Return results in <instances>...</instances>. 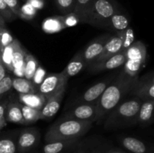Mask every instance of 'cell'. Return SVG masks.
Returning <instances> with one entry per match:
<instances>
[{
	"mask_svg": "<svg viewBox=\"0 0 154 153\" xmlns=\"http://www.w3.org/2000/svg\"><path fill=\"white\" fill-rule=\"evenodd\" d=\"M26 2L31 4L37 10L43 8L45 5V0H26Z\"/></svg>",
	"mask_w": 154,
	"mask_h": 153,
	"instance_id": "40",
	"label": "cell"
},
{
	"mask_svg": "<svg viewBox=\"0 0 154 153\" xmlns=\"http://www.w3.org/2000/svg\"><path fill=\"white\" fill-rule=\"evenodd\" d=\"M41 139L38 130L34 128L21 130L17 138V153H28L38 145Z\"/></svg>",
	"mask_w": 154,
	"mask_h": 153,
	"instance_id": "7",
	"label": "cell"
},
{
	"mask_svg": "<svg viewBox=\"0 0 154 153\" xmlns=\"http://www.w3.org/2000/svg\"><path fill=\"white\" fill-rule=\"evenodd\" d=\"M138 76H130L122 70L117 77L108 86L96 103L97 121L108 116L114 107L129 94Z\"/></svg>",
	"mask_w": 154,
	"mask_h": 153,
	"instance_id": "1",
	"label": "cell"
},
{
	"mask_svg": "<svg viewBox=\"0 0 154 153\" xmlns=\"http://www.w3.org/2000/svg\"><path fill=\"white\" fill-rule=\"evenodd\" d=\"M123 32H119L116 33L115 35L110 36L107 40L105 46H104L102 52L98 57L97 59L94 62L103 61L109 57L112 56L114 54L117 53L122 50V44H123Z\"/></svg>",
	"mask_w": 154,
	"mask_h": 153,
	"instance_id": "14",
	"label": "cell"
},
{
	"mask_svg": "<svg viewBox=\"0 0 154 153\" xmlns=\"http://www.w3.org/2000/svg\"><path fill=\"white\" fill-rule=\"evenodd\" d=\"M17 134L18 133H10L0 136V153H17Z\"/></svg>",
	"mask_w": 154,
	"mask_h": 153,
	"instance_id": "23",
	"label": "cell"
},
{
	"mask_svg": "<svg viewBox=\"0 0 154 153\" xmlns=\"http://www.w3.org/2000/svg\"><path fill=\"white\" fill-rule=\"evenodd\" d=\"M142 101L135 97L119 104L108 115L105 128L111 130L136 124L137 116Z\"/></svg>",
	"mask_w": 154,
	"mask_h": 153,
	"instance_id": "3",
	"label": "cell"
},
{
	"mask_svg": "<svg viewBox=\"0 0 154 153\" xmlns=\"http://www.w3.org/2000/svg\"><path fill=\"white\" fill-rule=\"evenodd\" d=\"M78 142V139L66 140L48 142L43 147V153H63Z\"/></svg>",
	"mask_w": 154,
	"mask_h": 153,
	"instance_id": "19",
	"label": "cell"
},
{
	"mask_svg": "<svg viewBox=\"0 0 154 153\" xmlns=\"http://www.w3.org/2000/svg\"><path fill=\"white\" fill-rule=\"evenodd\" d=\"M7 70L5 68V66L3 65V64L2 62H0V81L2 79H4L5 76L8 74H7Z\"/></svg>",
	"mask_w": 154,
	"mask_h": 153,
	"instance_id": "41",
	"label": "cell"
},
{
	"mask_svg": "<svg viewBox=\"0 0 154 153\" xmlns=\"http://www.w3.org/2000/svg\"><path fill=\"white\" fill-rule=\"evenodd\" d=\"M0 14L4 18L5 22H11L17 17L16 15L8 7L4 0H0Z\"/></svg>",
	"mask_w": 154,
	"mask_h": 153,
	"instance_id": "35",
	"label": "cell"
},
{
	"mask_svg": "<svg viewBox=\"0 0 154 153\" xmlns=\"http://www.w3.org/2000/svg\"><path fill=\"white\" fill-rule=\"evenodd\" d=\"M135 42V34L131 27H128L123 32V44L122 50L126 51Z\"/></svg>",
	"mask_w": 154,
	"mask_h": 153,
	"instance_id": "31",
	"label": "cell"
},
{
	"mask_svg": "<svg viewBox=\"0 0 154 153\" xmlns=\"http://www.w3.org/2000/svg\"><path fill=\"white\" fill-rule=\"evenodd\" d=\"M68 80L69 78L63 72L46 75L38 88V92L45 96L46 99L49 98L63 87H66Z\"/></svg>",
	"mask_w": 154,
	"mask_h": 153,
	"instance_id": "6",
	"label": "cell"
},
{
	"mask_svg": "<svg viewBox=\"0 0 154 153\" xmlns=\"http://www.w3.org/2000/svg\"><path fill=\"white\" fill-rule=\"evenodd\" d=\"M126 62L123 71L130 76H138L141 68L145 64L147 47L141 40L135 41L126 50Z\"/></svg>",
	"mask_w": 154,
	"mask_h": 153,
	"instance_id": "5",
	"label": "cell"
},
{
	"mask_svg": "<svg viewBox=\"0 0 154 153\" xmlns=\"http://www.w3.org/2000/svg\"><path fill=\"white\" fill-rule=\"evenodd\" d=\"M18 43H19V40L17 39H14L12 43H11L10 44L8 45L1 50V62L7 71L10 72V73H12V70H13L11 64L12 56H13L14 51Z\"/></svg>",
	"mask_w": 154,
	"mask_h": 153,
	"instance_id": "26",
	"label": "cell"
},
{
	"mask_svg": "<svg viewBox=\"0 0 154 153\" xmlns=\"http://www.w3.org/2000/svg\"><path fill=\"white\" fill-rule=\"evenodd\" d=\"M93 122L61 118L51 126L45 134V142L79 139L87 133Z\"/></svg>",
	"mask_w": 154,
	"mask_h": 153,
	"instance_id": "2",
	"label": "cell"
},
{
	"mask_svg": "<svg viewBox=\"0 0 154 153\" xmlns=\"http://www.w3.org/2000/svg\"><path fill=\"white\" fill-rule=\"evenodd\" d=\"M118 10L112 0H94L83 23L107 29L111 17Z\"/></svg>",
	"mask_w": 154,
	"mask_h": 153,
	"instance_id": "4",
	"label": "cell"
},
{
	"mask_svg": "<svg viewBox=\"0 0 154 153\" xmlns=\"http://www.w3.org/2000/svg\"><path fill=\"white\" fill-rule=\"evenodd\" d=\"M122 146L132 153H148V148L143 141L132 136H125L120 140Z\"/></svg>",
	"mask_w": 154,
	"mask_h": 153,
	"instance_id": "22",
	"label": "cell"
},
{
	"mask_svg": "<svg viewBox=\"0 0 154 153\" xmlns=\"http://www.w3.org/2000/svg\"><path fill=\"white\" fill-rule=\"evenodd\" d=\"M22 113L23 117L24 125L32 124L37 122L38 119H40V110L34 109V108L22 104Z\"/></svg>",
	"mask_w": 154,
	"mask_h": 153,
	"instance_id": "29",
	"label": "cell"
},
{
	"mask_svg": "<svg viewBox=\"0 0 154 153\" xmlns=\"http://www.w3.org/2000/svg\"><path fill=\"white\" fill-rule=\"evenodd\" d=\"M12 89V76L7 74L0 81V100L9 94Z\"/></svg>",
	"mask_w": 154,
	"mask_h": 153,
	"instance_id": "32",
	"label": "cell"
},
{
	"mask_svg": "<svg viewBox=\"0 0 154 153\" xmlns=\"http://www.w3.org/2000/svg\"><path fill=\"white\" fill-rule=\"evenodd\" d=\"M77 153H87V152H77Z\"/></svg>",
	"mask_w": 154,
	"mask_h": 153,
	"instance_id": "46",
	"label": "cell"
},
{
	"mask_svg": "<svg viewBox=\"0 0 154 153\" xmlns=\"http://www.w3.org/2000/svg\"><path fill=\"white\" fill-rule=\"evenodd\" d=\"M126 51L121 50L107 59L98 62H93L92 64H89V67L90 70L95 73L104 71V70H113L123 65L126 62Z\"/></svg>",
	"mask_w": 154,
	"mask_h": 153,
	"instance_id": "11",
	"label": "cell"
},
{
	"mask_svg": "<svg viewBox=\"0 0 154 153\" xmlns=\"http://www.w3.org/2000/svg\"><path fill=\"white\" fill-rule=\"evenodd\" d=\"M37 13V10L33 8L31 4L26 2L20 6V18L24 20H31L35 17Z\"/></svg>",
	"mask_w": 154,
	"mask_h": 153,
	"instance_id": "33",
	"label": "cell"
},
{
	"mask_svg": "<svg viewBox=\"0 0 154 153\" xmlns=\"http://www.w3.org/2000/svg\"><path fill=\"white\" fill-rule=\"evenodd\" d=\"M18 101L23 105L41 110L46 101V98L39 92L29 93V94H19Z\"/></svg>",
	"mask_w": 154,
	"mask_h": 153,
	"instance_id": "18",
	"label": "cell"
},
{
	"mask_svg": "<svg viewBox=\"0 0 154 153\" xmlns=\"http://www.w3.org/2000/svg\"><path fill=\"white\" fill-rule=\"evenodd\" d=\"M42 29L48 34L59 32L66 28L63 16H54L46 18L42 22Z\"/></svg>",
	"mask_w": 154,
	"mask_h": 153,
	"instance_id": "21",
	"label": "cell"
},
{
	"mask_svg": "<svg viewBox=\"0 0 154 153\" xmlns=\"http://www.w3.org/2000/svg\"><path fill=\"white\" fill-rule=\"evenodd\" d=\"M112 78H108L104 81L98 82L93 86L89 88L78 100H76L77 104H96L100 96L102 95L105 88L111 82Z\"/></svg>",
	"mask_w": 154,
	"mask_h": 153,
	"instance_id": "12",
	"label": "cell"
},
{
	"mask_svg": "<svg viewBox=\"0 0 154 153\" xmlns=\"http://www.w3.org/2000/svg\"><path fill=\"white\" fill-rule=\"evenodd\" d=\"M63 17H64V23L66 28L74 26L79 22V19H78V16L74 12L63 15Z\"/></svg>",
	"mask_w": 154,
	"mask_h": 153,
	"instance_id": "38",
	"label": "cell"
},
{
	"mask_svg": "<svg viewBox=\"0 0 154 153\" xmlns=\"http://www.w3.org/2000/svg\"><path fill=\"white\" fill-rule=\"evenodd\" d=\"M9 101V94L0 100V130L7 125V122L5 118V112L8 103Z\"/></svg>",
	"mask_w": 154,
	"mask_h": 153,
	"instance_id": "37",
	"label": "cell"
},
{
	"mask_svg": "<svg viewBox=\"0 0 154 153\" xmlns=\"http://www.w3.org/2000/svg\"><path fill=\"white\" fill-rule=\"evenodd\" d=\"M1 28V27H0ZM0 52H1V44H0Z\"/></svg>",
	"mask_w": 154,
	"mask_h": 153,
	"instance_id": "45",
	"label": "cell"
},
{
	"mask_svg": "<svg viewBox=\"0 0 154 153\" xmlns=\"http://www.w3.org/2000/svg\"><path fill=\"white\" fill-rule=\"evenodd\" d=\"M0 62H1V52H0Z\"/></svg>",
	"mask_w": 154,
	"mask_h": 153,
	"instance_id": "44",
	"label": "cell"
},
{
	"mask_svg": "<svg viewBox=\"0 0 154 153\" xmlns=\"http://www.w3.org/2000/svg\"><path fill=\"white\" fill-rule=\"evenodd\" d=\"M102 153H126L123 151H120V150H109V151L105 152Z\"/></svg>",
	"mask_w": 154,
	"mask_h": 153,
	"instance_id": "43",
	"label": "cell"
},
{
	"mask_svg": "<svg viewBox=\"0 0 154 153\" xmlns=\"http://www.w3.org/2000/svg\"><path fill=\"white\" fill-rule=\"evenodd\" d=\"M65 91H66V87H63L58 92L50 97L49 98L46 99L45 104L40 110V119L51 118L58 112L61 105V102L64 97Z\"/></svg>",
	"mask_w": 154,
	"mask_h": 153,
	"instance_id": "13",
	"label": "cell"
},
{
	"mask_svg": "<svg viewBox=\"0 0 154 153\" xmlns=\"http://www.w3.org/2000/svg\"><path fill=\"white\" fill-rule=\"evenodd\" d=\"M25 50L21 46L20 43H18L14 51L12 56V73L16 77H24V62H25Z\"/></svg>",
	"mask_w": 154,
	"mask_h": 153,
	"instance_id": "16",
	"label": "cell"
},
{
	"mask_svg": "<svg viewBox=\"0 0 154 153\" xmlns=\"http://www.w3.org/2000/svg\"><path fill=\"white\" fill-rule=\"evenodd\" d=\"M14 40L13 37L9 32L6 27H1L0 28V44H1V50L4 47L12 43Z\"/></svg>",
	"mask_w": 154,
	"mask_h": 153,
	"instance_id": "36",
	"label": "cell"
},
{
	"mask_svg": "<svg viewBox=\"0 0 154 153\" xmlns=\"http://www.w3.org/2000/svg\"><path fill=\"white\" fill-rule=\"evenodd\" d=\"M109 37L110 36L107 35V34H104V35L100 36V37H98L95 40H92L81 51L83 59H84V63H85L86 67L94 62L97 59L101 52H102L104 46H105V43H106L107 40Z\"/></svg>",
	"mask_w": 154,
	"mask_h": 153,
	"instance_id": "10",
	"label": "cell"
},
{
	"mask_svg": "<svg viewBox=\"0 0 154 153\" xmlns=\"http://www.w3.org/2000/svg\"><path fill=\"white\" fill-rule=\"evenodd\" d=\"M85 67V63H84V59H83L82 53H81V52H77L74 56L72 60L69 62V64H67V66L65 68V69L62 72L69 79L72 76L78 74Z\"/></svg>",
	"mask_w": 154,
	"mask_h": 153,
	"instance_id": "20",
	"label": "cell"
},
{
	"mask_svg": "<svg viewBox=\"0 0 154 153\" xmlns=\"http://www.w3.org/2000/svg\"><path fill=\"white\" fill-rule=\"evenodd\" d=\"M55 2L59 10L64 15L74 11L75 0H55Z\"/></svg>",
	"mask_w": 154,
	"mask_h": 153,
	"instance_id": "30",
	"label": "cell"
},
{
	"mask_svg": "<svg viewBox=\"0 0 154 153\" xmlns=\"http://www.w3.org/2000/svg\"><path fill=\"white\" fill-rule=\"evenodd\" d=\"M12 88L19 94H29L38 92V90L32 83L31 80L24 77H12Z\"/></svg>",
	"mask_w": 154,
	"mask_h": 153,
	"instance_id": "25",
	"label": "cell"
},
{
	"mask_svg": "<svg viewBox=\"0 0 154 153\" xmlns=\"http://www.w3.org/2000/svg\"><path fill=\"white\" fill-rule=\"evenodd\" d=\"M128 27H129V19L126 15L118 10L111 17L108 22L107 29L112 30L117 33L126 29Z\"/></svg>",
	"mask_w": 154,
	"mask_h": 153,
	"instance_id": "24",
	"label": "cell"
},
{
	"mask_svg": "<svg viewBox=\"0 0 154 153\" xmlns=\"http://www.w3.org/2000/svg\"><path fill=\"white\" fill-rule=\"evenodd\" d=\"M39 65L36 58L32 54L26 52L25 62H24V78L31 80Z\"/></svg>",
	"mask_w": 154,
	"mask_h": 153,
	"instance_id": "27",
	"label": "cell"
},
{
	"mask_svg": "<svg viewBox=\"0 0 154 153\" xmlns=\"http://www.w3.org/2000/svg\"><path fill=\"white\" fill-rule=\"evenodd\" d=\"M5 4L11 10V11L16 15V16L20 17V5L18 2V0H4Z\"/></svg>",
	"mask_w": 154,
	"mask_h": 153,
	"instance_id": "39",
	"label": "cell"
},
{
	"mask_svg": "<svg viewBox=\"0 0 154 153\" xmlns=\"http://www.w3.org/2000/svg\"><path fill=\"white\" fill-rule=\"evenodd\" d=\"M5 118L8 122L23 124V117L22 113V104L19 101L13 100L9 94V101L5 112Z\"/></svg>",
	"mask_w": 154,
	"mask_h": 153,
	"instance_id": "15",
	"label": "cell"
},
{
	"mask_svg": "<svg viewBox=\"0 0 154 153\" xmlns=\"http://www.w3.org/2000/svg\"><path fill=\"white\" fill-rule=\"evenodd\" d=\"M46 75H47L46 70H45L42 66L41 65L38 66L37 69H36L34 75H33L32 78L31 80L33 86L37 88V90H38V86H40V84L42 83V81H43L44 79L45 78Z\"/></svg>",
	"mask_w": 154,
	"mask_h": 153,
	"instance_id": "34",
	"label": "cell"
},
{
	"mask_svg": "<svg viewBox=\"0 0 154 153\" xmlns=\"http://www.w3.org/2000/svg\"><path fill=\"white\" fill-rule=\"evenodd\" d=\"M5 21L4 18L2 17V16L0 14V27H6L5 25Z\"/></svg>",
	"mask_w": 154,
	"mask_h": 153,
	"instance_id": "42",
	"label": "cell"
},
{
	"mask_svg": "<svg viewBox=\"0 0 154 153\" xmlns=\"http://www.w3.org/2000/svg\"><path fill=\"white\" fill-rule=\"evenodd\" d=\"M130 93L141 100L154 99V76L153 71L138 76Z\"/></svg>",
	"mask_w": 154,
	"mask_h": 153,
	"instance_id": "8",
	"label": "cell"
},
{
	"mask_svg": "<svg viewBox=\"0 0 154 153\" xmlns=\"http://www.w3.org/2000/svg\"><path fill=\"white\" fill-rule=\"evenodd\" d=\"M63 118L94 122L97 121V109L96 104H81L77 105L73 109L66 112Z\"/></svg>",
	"mask_w": 154,
	"mask_h": 153,
	"instance_id": "9",
	"label": "cell"
},
{
	"mask_svg": "<svg viewBox=\"0 0 154 153\" xmlns=\"http://www.w3.org/2000/svg\"><path fill=\"white\" fill-rule=\"evenodd\" d=\"M154 99L143 100L136 118V124L147 125L153 122Z\"/></svg>",
	"mask_w": 154,
	"mask_h": 153,
	"instance_id": "17",
	"label": "cell"
},
{
	"mask_svg": "<svg viewBox=\"0 0 154 153\" xmlns=\"http://www.w3.org/2000/svg\"><path fill=\"white\" fill-rule=\"evenodd\" d=\"M94 0H75L74 13L78 16L80 22H84L85 16Z\"/></svg>",
	"mask_w": 154,
	"mask_h": 153,
	"instance_id": "28",
	"label": "cell"
}]
</instances>
